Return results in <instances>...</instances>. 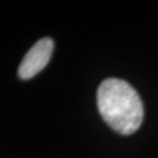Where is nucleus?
Returning <instances> with one entry per match:
<instances>
[{
  "mask_svg": "<svg viewBox=\"0 0 158 158\" xmlns=\"http://www.w3.org/2000/svg\"><path fill=\"white\" fill-rule=\"evenodd\" d=\"M96 102L103 120L121 135H132L142 124V100L135 88L123 79H104L98 88Z\"/></svg>",
  "mask_w": 158,
  "mask_h": 158,
  "instance_id": "obj_1",
  "label": "nucleus"
},
{
  "mask_svg": "<svg viewBox=\"0 0 158 158\" xmlns=\"http://www.w3.org/2000/svg\"><path fill=\"white\" fill-rule=\"evenodd\" d=\"M54 41L50 37H44L34 44L31 48L25 57L23 58L21 63L19 66V77L27 81L34 75H37L40 71H42L45 66L49 63L53 54Z\"/></svg>",
  "mask_w": 158,
  "mask_h": 158,
  "instance_id": "obj_2",
  "label": "nucleus"
}]
</instances>
